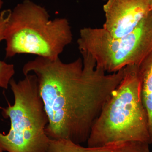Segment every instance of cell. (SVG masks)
Segmentation results:
<instances>
[{"mask_svg": "<svg viewBox=\"0 0 152 152\" xmlns=\"http://www.w3.org/2000/svg\"><path fill=\"white\" fill-rule=\"evenodd\" d=\"M3 4V0H0V10L1 9Z\"/></svg>", "mask_w": 152, "mask_h": 152, "instance_id": "11", "label": "cell"}, {"mask_svg": "<svg viewBox=\"0 0 152 152\" xmlns=\"http://www.w3.org/2000/svg\"><path fill=\"white\" fill-rule=\"evenodd\" d=\"M150 6H151V8L152 11V0H147Z\"/></svg>", "mask_w": 152, "mask_h": 152, "instance_id": "10", "label": "cell"}, {"mask_svg": "<svg viewBox=\"0 0 152 152\" xmlns=\"http://www.w3.org/2000/svg\"><path fill=\"white\" fill-rule=\"evenodd\" d=\"M142 102L148 117L149 144L152 145V52L139 66Z\"/></svg>", "mask_w": 152, "mask_h": 152, "instance_id": "8", "label": "cell"}, {"mask_svg": "<svg viewBox=\"0 0 152 152\" xmlns=\"http://www.w3.org/2000/svg\"><path fill=\"white\" fill-rule=\"evenodd\" d=\"M132 141L149 144L148 117L136 65L126 67L124 78L104 105L87 142L88 147H98Z\"/></svg>", "mask_w": 152, "mask_h": 152, "instance_id": "2", "label": "cell"}, {"mask_svg": "<svg viewBox=\"0 0 152 152\" xmlns=\"http://www.w3.org/2000/svg\"><path fill=\"white\" fill-rule=\"evenodd\" d=\"M10 86L15 101L1 108L11 127L7 134L0 132V152H46L51 140L45 132L49 120L37 77L31 73L18 82L12 79Z\"/></svg>", "mask_w": 152, "mask_h": 152, "instance_id": "4", "label": "cell"}, {"mask_svg": "<svg viewBox=\"0 0 152 152\" xmlns=\"http://www.w3.org/2000/svg\"><path fill=\"white\" fill-rule=\"evenodd\" d=\"M11 12V10H4L0 13V43L4 40L5 31ZM15 74L13 64L0 60V88L7 89Z\"/></svg>", "mask_w": 152, "mask_h": 152, "instance_id": "9", "label": "cell"}, {"mask_svg": "<svg viewBox=\"0 0 152 152\" xmlns=\"http://www.w3.org/2000/svg\"><path fill=\"white\" fill-rule=\"evenodd\" d=\"M81 54L83 59L69 63L37 56L23 66L24 75L37 77L48 118L45 132L51 140L87 142L104 105L124 76L126 68L106 75L91 56Z\"/></svg>", "mask_w": 152, "mask_h": 152, "instance_id": "1", "label": "cell"}, {"mask_svg": "<svg viewBox=\"0 0 152 152\" xmlns=\"http://www.w3.org/2000/svg\"><path fill=\"white\" fill-rule=\"evenodd\" d=\"M72 39L67 19L51 20L43 7L24 0L11 10L4 33L6 57L26 54L56 59Z\"/></svg>", "mask_w": 152, "mask_h": 152, "instance_id": "3", "label": "cell"}, {"mask_svg": "<svg viewBox=\"0 0 152 152\" xmlns=\"http://www.w3.org/2000/svg\"><path fill=\"white\" fill-rule=\"evenodd\" d=\"M150 144L132 141L98 147H84L68 140L51 139L46 152H150Z\"/></svg>", "mask_w": 152, "mask_h": 152, "instance_id": "7", "label": "cell"}, {"mask_svg": "<svg viewBox=\"0 0 152 152\" xmlns=\"http://www.w3.org/2000/svg\"><path fill=\"white\" fill-rule=\"evenodd\" d=\"M103 10V28L114 38L132 32L152 11L147 0H108Z\"/></svg>", "mask_w": 152, "mask_h": 152, "instance_id": "6", "label": "cell"}, {"mask_svg": "<svg viewBox=\"0 0 152 152\" xmlns=\"http://www.w3.org/2000/svg\"><path fill=\"white\" fill-rule=\"evenodd\" d=\"M77 43L81 53L91 56L105 72L139 66L152 52V11L126 35L114 38L103 28L85 27Z\"/></svg>", "mask_w": 152, "mask_h": 152, "instance_id": "5", "label": "cell"}]
</instances>
